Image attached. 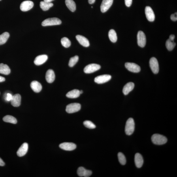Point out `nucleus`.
Here are the masks:
<instances>
[{
    "mask_svg": "<svg viewBox=\"0 0 177 177\" xmlns=\"http://www.w3.org/2000/svg\"><path fill=\"white\" fill-rule=\"evenodd\" d=\"M153 143L157 145H162L165 144L167 139L165 136L159 134H155L151 138Z\"/></svg>",
    "mask_w": 177,
    "mask_h": 177,
    "instance_id": "f257e3e1",
    "label": "nucleus"
},
{
    "mask_svg": "<svg viewBox=\"0 0 177 177\" xmlns=\"http://www.w3.org/2000/svg\"><path fill=\"white\" fill-rule=\"evenodd\" d=\"M135 128V123L134 119L130 118L128 119L126 124L125 132L126 135H131L134 133Z\"/></svg>",
    "mask_w": 177,
    "mask_h": 177,
    "instance_id": "f03ea898",
    "label": "nucleus"
},
{
    "mask_svg": "<svg viewBox=\"0 0 177 177\" xmlns=\"http://www.w3.org/2000/svg\"><path fill=\"white\" fill-rule=\"evenodd\" d=\"M61 21L58 18H48L43 21L42 25L43 26L60 25Z\"/></svg>",
    "mask_w": 177,
    "mask_h": 177,
    "instance_id": "7ed1b4c3",
    "label": "nucleus"
},
{
    "mask_svg": "<svg viewBox=\"0 0 177 177\" xmlns=\"http://www.w3.org/2000/svg\"><path fill=\"white\" fill-rule=\"evenodd\" d=\"M81 109L80 104L78 103H73L68 105L66 107V111L68 113L71 114L78 112Z\"/></svg>",
    "mask_w": 177,
    "mask_h": 177,
    "instance_id": "20e7f679",
    "label": "nucleus"
},
{
    "mask_svg": "<svg viewBox=\"0 0 177 177\" xmlns=\"http://www.w3.org/2000/svg\"><path fill=\"white\" fill-rule=\"evenodd\" d=\"M101 66L96 64H91L87 65L84 69L85 73L91 74L101 69Z\"/></svg>",
    "mask_w": 177,
    "mask_h": 177,
    "instance_id": "39448f33",
    "label": "nucleus"
},
{
    "mask_svg": "<svg viewBox=\"0 0 177 177\" xmlns=\"http://www.w3.org/2000/svg\"><path fill=\"white\" fill-rule=\"evenodd\" d=\"M137 40L138 46L142 48L145 46L146 43V37L143 32L140 31L138 32Z\"/></svg>",
    "mask_w": 177,
    "mask_h": 177,
    "instance_id": "423d86ee",
    "label": "nucleus"
},
{
    "mask_svg": "<svg viewBox=\"0 0 177 177\" xmlns=\"http://www.w3.org/2000/svg\"><path fill=\"white\" fill-rule=\"evenodd\" d=\"M151 70L155 74L158 73L159 71V66L157 59L154 57L151 58L149 62Z\"/></svg>",
    "mask_w": 177,
    "mask_h": 177,
    "instance_id": "0eeeda50",
    "label": "nucleus"
},
{
    "mask_svg": "<svg viewBox=\"0 0 177 177\" xmlns=\"http://www.w3.org/2000/svg\"><path fill=\"white\" fill-rule=\"evenodd\" d=\"M125 67L129 71L135 73L140 72L141 70L139 66L135 63H127L125 64Z\"/></svg>",
    "mask_w": 177,
    "mask_h": 177,
    "instance_id": "6e6552de",
    "label": "nucleus"
},
{
    "mask_svg": "<svg viewBox=\"0 0 177 177\" xmlns=\"http://www.w3.org/2000/svg\"><path fill=\"white\" fill-rule=\"evenodd\" d=\"M111 78V76L110 75L104 74L97 76L95 78L94 81L97 84H103L108 82Z\"/></svg>",
    "mask_w": 177,
    "mask_h": 177,
    "instance_id": "1a4fd4ad",
    "label": "nucleus"
},
{
    "mask_svg": "<svg viewBox=\"0 0 177 177\" xmlns=\"http://www.w3.org/2000/svg\"><path fill=\"white\" fill-rule=\"evenodd\" d=\"M34 5L33 2L27 1L22 2L20 5V10L23 12H26L31 9Z\"/></svg>",
    "mask_w": 177,
    "mask_h": 177,
    "instance_id": "9d476101",
    "label": "nucleus"
},
{
    "mask_svg": "<svg viewBox=\"0 0 177 177\" xmlns=\"http://www.w3.org/2000/svg\"><path fill=\"white\" fill-rule=\"evenodd\" d=\"M145 13L147 20L151 22L155 20V16L152 8L150 6H146L145 8Z\"/></svg>",
    "mask_w": 177,
    "mask_h": 177,
    "instance_id": "9b49d317",
    "label": "nucleus"
},
{
    "mask_svg": "<svg viewBox=\"0 0 177 177\" xmlns=\"http://www.w3.org/2000/svg\"><path fill=\"white\" fill-rule=\"evenodd\" d=\"M59 147L63 150L71 151L75 149L76 147V145L72 143L64 142L60 144Z\"/></svg>",
    "mask_w": 177,
    "mask_h": 177,
    "instance_id": "f8f14e48",
    "label": "nucleus"
},
{
    "mask_svg": "<svg viewBox=\"0 0 177 177\" xmlns=\"http://www.w3.org/2000/svg\"><path fill=\"white\" fill-rule=\"evenodd\" d=\"M114 0H103L101 6V11L105 13L109 9L112 5Z\"/></svg>",
    "mask_w": 177,
    "mask_h": 177,
    "instance_id": "ddd939ff",
    "label": "nucleus"
},
{
    "mask_svg": "<svg viewBox=\"0 0 177 177\" xmlns=\"http://www.w3.org/2000/svg\"><path fill=\"white\" fill-rule=\"evenodd\" d=\"M92 173L91 170H86L82 167L79 168L77 170L78 174L80 177H89Z\"/></svg>",
    "mask_w": 177,
    "mask_h": 177,
    "instance_id": "4468645a",
    "label": "nucleus"
},
{
    "mask_svg": "<svg viewBox=\"0 0 177 177\" xmlns=\"http://www.w3.org/2000/svg\"><path fill=\"white\" fill-rule=\"evenodd\" d=\"M28 149V145L26 143H24L22 145L17 151V154L19 157L24 156L27 152Z\"/></svg>",
    "mask_w": 177,
    "mask_h": 177,
    "instance_id": "2eb2a0df",
    "label": "nucleus"
},
{
    "mask_svg": "<svg viewBox=\"0 0 177 177\" xmlns=\"http://www.w3.org/2000/svg\"><path fill=\"white\" fill-rule=\"evenodd\" d=\"M48 57L47 55H38L36 57L34 61V63L37 65H40L42 64L47 60Z\"/></svg>",
    "mask_w": 177,
    "mask_h": 177,
    "instance_id": "dca6fc26",
    "label": "nucleus"
},
{
    "mask_svg": "<svg viewBox=\"0 0 177 177\" xmlns=\"http://www.w3.org/2000/svg\"><path fill=\"white\" fill-rule=\"evenodd\" d=\"M21 97L19 94H16L13 96L12 99L11 101L12 105L14 107H18L20 105Z\"/></svg>",
    "mask_w": 177,
    "mask_h": 177,
    "instance_id": "f3484780",
    "label": "nucleus"
},
{
    "mask_svg": "<svg viewBox=\"0 0 177 177\" xmlns=\"http://www.w3.org/2000/svg\"><path fill=\"white\" fill-rule=\"evenodd\" d=\"M76 38L78 41L82 46L85 47H88L89 46V40L84 36L78 35L76 36Z\"/></svg>",
    "mask_w": 177,
    "mask_h": 177,
    "instance_id": "a211bd4d",
    "label": "nucleus"
},
{
    "mask_svg": "<svg viewBox=\"0 0 177 177\" xmlns=\"http://www.w3.org/2000/svg\"><path fill=\"white\" fill-rule=\"evenodd\" d=\"M135 162L136 167L140 168L143 165L144 161L142 155L139 153H136L135 155Z\"/></svg>",
    "mask_w": 177,
    "mask_h": 177,
    "instance_id": "6ab92c4d",
    "label": "nucleus"
},
{
    "mask_svg": "<svg viewBox=\"0 0 177 177\" xmlns=\"http://www.w3.org/2000/svg\"><path fill=\"white\" fill-rule=\"evenodd\" d=\"M30 86L31 88L34 92L37 93L40 92L42 89L41 84L37 81H34L32 82Z\"/></svg>",
    "mask_w": 177,
    "mask_h": 177,
    "instance_id": "aec40b11",
    "label": "nucleus"
},
{
    "mask_svg": "<svg viewBox=\"0 0 177 177\" xmlns=\"http://www.w3.org/2000/svg\"><path fill=\"white\" fill-rule=\"evenodd\" d=\"M55 78L54 72L53 70H48L46 74V80L49 83H52L54 82Z\"/></svg>",
    "mask_w": 177,
    "mask_h": 177,
    "instance_id": "412c9836",
    "label": "nucleus"
},
{
    "mask_svg": "<svg viewBox=\"0 0 177 177\" xmlns=\"http://www.w3.org/2000/svg\"><path fill=\"white\" fill-rule=\"evenodd\" d=\"M135 84L133 82L127 83L123 87V93L125 95H127L131 91L133 90Z\"/></svg>",
    "mask_w": 177,
    "mask_h": 177,
    "instance_id": "4be33fe9",
    "label": "nucleus"
},
{
    "mask_svg": "<svg viewBox=\"0 0 177 177\" xmlns=\"http://www.w3.org/2000/svg\"><path fill=\"white\" fill-rule=\"evenodd\" d=\"M80 91L78 89H74L70 91L66 95V97L71 99H75L78 97L80 95Z\"/></svg>",
    "mask_w": 177,
    "mask_h": 177,
    "instance_id": "5701e85b",
    "label": "nucleus"
},
{
    "mask_svg": "<svg viewBox=\"0 0 177 177\" xmlns=\"http://www.w3.org/2000/svg\"><path fill=\"white\" fill-rule=\"evenodd\" d=\"M10 72V68L7 65L3 63L0 64V74L8 75Z\"/></svg>",
    "mask_w": 177,
    "mask_h": 177,
    "instance_id": "b1692460",
    "label": "nucleus"
},
{
    "mask_svg": "<svg viewBox=\"0 0 177 177\" xmlns=\"http://www.w3.org/2000/svg\"><path fill=\"white\" fill-rule=\"evenodd\" d=\"M66 5L69 9L72 12L76 10V4L73 0H65Z\"/></svg>",
    "mask_w": 177,
    "mask_h": 177,
    "instance_id": "393cba45",
    "label": "nucleus"
},
{
    "mask_svg": "<svg viewBox=\"0 0 177 177\" xmlns=\"http://www.w3.org/2000/svg\"><path fill=\"white\" fill-rule=\"evenodd\" d=\"M53 4L51 3H47L44 1L40 2V7L44 11H46L49 10L50 8L53 7Z\"/></svg>",
    "mask_w": 177,
    "mask_h": 177,
    "instance_id": "a878e982",
    "label": "nucleus"
},
{
    "mask_svg": "<svg viewBox=\"0 0 177 177\" xmlns=\"http://www.w3.org/2000/svg\"><path fill=\"white\" fill-rule=\"evenodd\" d=\"M109 37L111 41L115 43L116 42L118 37L116 31L113 29L110 30L108 34Z\"/></svg>",
    "mask_w": 177,
    "mask_h": 177,
    "instance_id": "bb28decb",
    "label": "nucleus"
},
{
    "mask_svg": "<svg viewBox=\"0 0 177 177\" xmlns=\"http://www.w3.org/2000/svg\"><path fill=\"white\" fill-rule=\"evenodd\" d=\"M9 37V34L7 32H5L0 35V45L5 44Z\"/></svg>",
    "mask_w": 177,
    "mask_h": 177,
    "instance_id": "cd10ccee",
    "label": "nucleus"
},
{
    "mask_svg": "<svg viewBox=\"0 0 177 177\" xmlns=\"http://www.w3.org/2000/svg\"><path fill=\"white\" fill-rule=\"evenodd\" d=\"M3 120L4 122L14 124H16L17 122L16 119L14 117L10 116V115H7L4 116L3 118Z\"/></svg>",
    "mask_w": 177,
    "mask_h": 177,
    "instance_id": "c85d7f7f",
    "label": "nucleus"
},
{
    "mask_svg": "<svg viewBox=\"0 0 177 177\" xmlns=\"http://www.w3.org/2000/svg\"><path fill=\"white\" fill-rule=\"evenodd\" d=\"M176 44L174 41L170 40L169 39L167 40L166 43V46L167 49L169 51H171L173 49Z\"/></svg>",
    "mask_w": 177,
    "mask_h": 177,
    "instance_id": "c756f323",
    "label": "nucleus"
},
{
    "mask_svg": "<svg viewBox=\"0 0 177 177\" xmlns=\"http://www.w3.org/2000/svg\"><path fill=\"white\" fill-rule=\"evenodd\" d=\"M61 42L62 45L65 48H68L71 45V42L67 38L64 37L62 38Z\"/></svg>",
    "mask_w": 177,
    "mask_h": 177,
    "instance_id": "7c9ffc66",
    "label": "nucleus"
},
{
    "mask_svg": "<svg viewBox=\"0 0 177 177\" xmlns=\"http://www.w3.org/2000/svg\"><path fill=\"white\" fill-rule=\"evenodd\" d=\"M118 157L119 163L122 165H125L126 163V159L124 155L121 152H119L118 154Z\"/></svg>",
    "mask_w": 177,
    "mask_h": 177,
    "instance_id": "2f4dec72",
    "label": "nucleus"
},
{
    "mask_svg": "<svg viewBox=\"0 0 177 177\" xmlns=\"http://www.w3.org/2000/svg\"><path fill=\"white\" fill-rule=\"evenodd\" d=\"M79 59V57L78 55L71 57L70 59L69 65L70 67H73L78 62Z\"/></svg>",
    "mask_w": 177,
    "mask_h": 177,
    "instance_id": "473e14b6",
    "label": "nucleus"
},
{
    "mask_svg": "<svg viewBox=\"0 0 177 177\" xmlns=\"http://www.w3.org/2000/svg\"><path fill=\"white\" fill-rule=\"evenodd\" d=\"M84 124L85 127L90 129H95L96 127L95 125L92 122L89 120L84 121Z\"/></svg>",
    "mask_w": 177,
    "mask_h": 177,
    "instance_id": "72a5a7b5",
    "label": "nucleus"
},
{
    "mask_svg": "<svg viewBox=\"0 0 177 177\" xmlns=\"http://www.w3.org/2000/svg\"><path fill=\"white\" fill-rule=\"evenodd\" d=\"M12 95L10 93H7L6 94L5 96V99L6 101H11L13 97Z\"/></svg>",
    "mask_w": 177,
    "mask_h": 177,
    "instance_id": "f704fd0d",
    "label": "nucleus"
},
{
    "mask_svg": "<svg viewBox=\"0 0 177 177\" xmlns=\"http://www.w3.org/2000/svg\"><path fill=\"white\" fill-rule=\"evenodd\" d=\"M170 19L173 21H176L177 20V12L175 13L174 14H172L170 16Z\"/></svg>",
    "mask_w": 177,
    "mask_h": 177,
    "instance_id": "c9c22d12",
    "label": "nucleus"
},
{
    "mask_svg": "<svg viewBox=\"0 0 177 177\" xmlns=\"http://www.w3.org/2000/svg\"><path fill=\"white\" fill-rule=\"evenodd\" d=\"M125 4L128 7H130L132 3V0H125Z\"/></svg>",
    "mask_w": 177,
    "mask_h": 177,
    "instance_id": "e433bc0d",
    "label": "nucleus"
},
{
    "mask_svg": "<svg viewBox=\"0 0 177 177\" xmlns=\"http://www.w3.org/2000/svg\"><path fill=\"white\" fill-rule=\"evenodd\" d=\"M5 165V163H4L1 158H0V166H3Z\"/></svg>",
    "mask_w": 177,
    "mask_h": 177,
    "instance_id": "4c0bfd02",
    "label": "nucleus"
},
{
    "mask_svg": "<svg viewBox=\"0 0 177 177\" xmlns=\"http://www.w3.org/2000/svg\"><path fill=\"white\" fill-rule=\"evenodd\" d=\"M175 38V36L173 35H171L170 36L169 39L172 40V41H174V39Z\"/></svg>",
    "mask_w": 177,
    "mask_h": 177,
    "instance_id": "58836bf2",
    "label": "nucleus"
},
{
    "mask_svg": "<svg viewBox=\"0 0 177 177\" xmlns=\"http://www.w3.org/2000/svg\"><path fill=\"white\" fill-rule=\"evenodd\" d=\"M5 78L0 76V82H4L5 81Z\"/></svg>",
    "mask_w": 177,
    "mask_h": 177,
    "instance_id": "ea45409f",
    "label": "nucleus"
},
{
    "mask_svg": "<svg viewBox=\"0 0 177 177\" xmlns=\"http://www.w3.org/2000/svg\"><path fill=\"white\" fill-rule=\"evenodd\" d=\"M95 0H88V2L89 4H92L95 3Z\"/></svg>",
    "mask_w": 177,
    "mask_h": 177,
    "instance_id": "a19ab883",
    "label": "nucleus"
},
{
    "mask_svg": "<svg viewBox=\"0 0 177 177\" xmlns=\"http://www.w3.org/2000/svg\"><path fill=\"white\" fill-rule=\"evenodd\" d=\"M54 1V0H44V1L47 3H51V2Z\"/></svg>",
    "mask_w": 177,
    "mask_h": 177,
    "instance_id": "79ce46f5",
    "label": "nucleus"
},
{
    "mask_svg": "<svg viewBox=\"0 0 177 177\" xmlns=\"http://www.w3.org/2000/svg\"><path fill=\"white\" fill-rule=\"evenodd\" d=\"M83 93V91H82H82H80V94H82Z\"/></svg>",
    "mask_w": 177,
    "mask_h": 177,
    "instance_id": "37998d69",
    "label": "nucleus"
},
{
    "mask_svg": "<svg viewBox=\"0 0 177 177\" xmlns=\"http://www.w3.org/2000/svg\"><path fill=\"white\" fill-rule=\"evenodd\" d=\"M1 1V0H0V1Z\"/></svg>",
    "mask_w": 177,
    "mask_h": 177,
    "instance_id": "c03bdc74",
    "label": "nucleus"
}]
</instances>
